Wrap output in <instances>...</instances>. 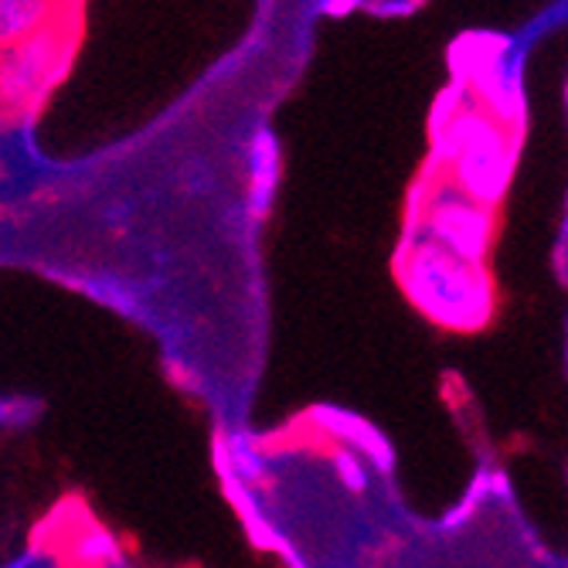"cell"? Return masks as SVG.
<instances>
[{
    "label": "cell",
    "mask_w": 568,
    "mask_h": 568,
    "mask_svg": "<svg viewBox=\"0 0 568 568\" xmlns=\"http://www.w3.org/2000/svg\"><path fill=\"white\" fill-rule=\"evenodd\" d=\"M423 232L426 239L439 242L453 255L467 263H487V252L494 242V209L463 194L453 181L433 187L423 209Z\"/></svg>",
    "instance_id": "cell-5"
},
{
    "label": "cell",
    "mask_w": 568,
    "mask_h": 568,
    "mask_svg": "<svg viewBox=\"0 0 568 568\" xmlns=\"http://www.w3.org/2000/svg\"><path fill=\"white\" fill-rule=\"evenodd\" d=\"M555 263H558V276H565V225L558 229V245H555Z\"/></svg>",
    "instance_id": "cell-13"
},
{
    "label": "cell",
    "mask_w": 568,
    "mask_h": 568,
    "mask_svg": "<svg viewBox=\"0 0 568 568\" xmlns=\"http://www.w3.org/2000/svg\"><path fill=\"white\" fill-rule=\"evenodd\" d=\"M470 59H456V75L470 85L474 102L484 106L497 123L518 130L525 126L528 95H525V44L497 41L487 34L467 38L459 44Z\"/></svg>",
    "instance_id": "cell-4"
},
{
    "label": "cell",
    "mask_w": 568,
    "mask_h": 568,
    "mask_svg": "<svg viewBox=\"0 0 568 568\" xmlns=\"http://www.w3.org/2000/svg\"><path fill=\"white\" fill-rule=\"evenodd\" d=\"M72 48L75 34L55 18L21 41L0 48V106L8 113H31L65 75Z\"/></svg>",
    "instance_id": "cell-3"
},
{
    "label": "cell",
    "mask_w": 568,
    "mask_h": 568,
    "mask_svg": "<svg viewBox=\"0 0 568 568\" xmlns=\"http://www.w3.org/2000/svg\"><path fill=\"white\" fill-rule=\"evenodd\" d=\"M280 164H283V150L273 130H255L248 143V215L263 219L273 209V197L280 187Z\"/></svg>",
    "instance_id": "cell-7"
},
{
    "label": "cell",
    "mask_w": 568,
    "mask_h": 568,
    "mask_svg": "<svg viewBox=\"0 0 568 568\" xmlns=\"http://www.w3.org/2000/svg\"><path fill=\"white\" fill-rule=\"evenodd\" d=\"M310 423H314L327 439L361 453L378 474H392L395 453H392L388 439L368 419H361V416H354V412L337 408V405H317L314 412H310Z\"/></svg>",
    "instance_id": "cell-6"
},
{
    "label": "cell",
    "mask_w": 568,
    "mask_h": 568,
    "mask_svg": "<svg viewBox=\"0 0 568 568\" xmlns=\"http://www.w3.org/2000/svg\"><path fill=\"white\" fill-rule=\"evenodd\" d=\"M351 4H354V0H321V8H324L327 14H344Z\"/></svg>",
    "instance_id": "cell-14"
},
{
    "label": "cell",
    "mask_w": 568,
    "mask_h": 568,
    "mask_svg": "<svg viewBox=\"0 0 568 568\" xmlns=\"http://www.w3.org/2000/svg\"><path fill=\"white\" fill-rule=\"evenodd\" d=\"M518 130L497 123L477 102H467L459 113L436 126L433 168L443 164L463 194H470L487 209H497L514 181V171H518Z\"/></svg>",
    "instance_id": "cell-2"
},
{
    "label": "cell",
    "mask_w": 568,
    "mask_h": 568,
    "mask_svg": "<svg viewBox=\"0 0 568 568\" xmlns=\"http://www.w3.org/2000/svg\"><path fill=\"white\" fill-rule=\"evenodd\" d=\"M331 463H334V470L341 477V484L351 490V494H365L368 490V467H365V459H361V453H354L351 446H337L331 453Z\"/></svg>",
    "instance_id": "cell-11"
},
{
    "label": "cell",
    "mask_w": 568,
    "mask_h": 568,
    "mask_svg": "<svg viewBox=\"0 0 568 568\" xmlns=\"http://www.w3.org/2000/svg\"><path fill=\"white\" fill-rule=\"evenodd\" d=\"M398 280L419 314L446 331L470 334L494 317V283L484 263H467L433 239L405 242Z\"/></svg>",
    "instance_id": "cell-1"
},
{
    "label": "cell",
    "mask_w": 568,
    "mask_h": 568,
    "mask_svg": "<svg viewBox=\"0 0 568 568\" xmlns=\"http://www.w3.org/2000/svg\"><path fill=\"white\" fill-rule=\"evenodd\" d=\"M69 551H72V561L79 565H123V545L116 541L113 531H106L95 521H85L72 541H69Z\"/></svg>",
    "instance_id": "cell-10"
},
{
    "label": "cell",
    "mask_w": 568,
    "mask_h": 568,
    "mask_svg": "<svg viewBox=\"0 0 568 568\" xmlns=\"http://www.w3.org/2000/svg\"><path fill=\"white\" fill-rule=\"evenodd\" d=\"M38 402L31 398H0V429H21L38 419Z\"/></svg>",
    "instance_id": "cell-12"
},
{
    "label": "cell",
    "mask_w": 568,
    "mask_h": 568,
    "mask_svg": "<svg viewBox=\"0 0 568 568\" xmlns=\"http://www.w3.org/2000/svg\"><path fill=\"white\" fill-rule=\"evenodd\" d=\"M222 474L248 487H260L266 480V456H263V446L255 443V436L242 429H229L222 436Z\"/></svg>",
    "instance_id": "cell-8"
},
{
    "label": "cell",
    "mask_w": 568,
    "mask_h": 568,
    "mask_svg": "<svg viewBox=\"0 0 568 568\" xmlns=\"http://www.w3.org/2000/svg\"><path fill=\"white\" fill-rule=\"evenodd\" d=\"M59 14V0H0V48L21 41Z\"/></svg>",
    "instance_id": "cell-9"
}]
</instances>
